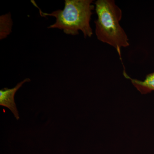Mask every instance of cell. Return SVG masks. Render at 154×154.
I'll list each match as a JSON object with an SVG mask.
<instances>
[{
  "mask_svg": "<svg viewBox=\"0 0 154 154\" xmlns=\"http://www.w3.org/2000/svg\"><path fill=\"white\" fill-rule=\"evenodd\" d=\"M33 2L39 9L41 17H55V23L48 26V29L57 28L72 36L78 35L79 31H81L85 38L91 37L93 35L90 22L95 8L92 5L93 1L65 0L63 10H58L50 14L42 12Z\"/></svg>",
  "mask_w": 154,
  "mask_h": 154,
  "instance_id": "6da1fadb",
  "label": "cell"
},
{
  "mask_svg": "<svg viewBox=\"0 0 154 154\" xmlns=\"http://www.w3.org/2000/svg\"><path fill=\"white\" fill-rule=\"evenodd\" d=\"M95 5L97 18L94 22L97 39L115 48L122 61V48L130 45L128 37L120 25L122 11L113 0H97Z\"/></svg>",
  "mask_w": 154,
  "mask_h": 154,
  "instance_id": "7a4b0ae2",
  "label": "cell"
},
{
  "mask_svg": "<svg viewBox=\"0 0 154 154\" xmlns=\"http://www.w3.org/2000/svg\"><path fill=\"white\" fill-rule=\"evenodd\" d=\"M30 81V79L27 78L18 83L17 86L12 89L5 88L0 91V105L10 109L17 120L19 119V116L14 100V96L17 91L22 87L23 84Z\"/></svg>",
  "mask_w": 154,
  "mask_h": 154,
  "instance_id": "3957f363",
  "label": "cell"
},
{
  "mask_svg": "<svg viewBox=\"0 0 154 154\" xmlns=\"http://www.w3.org/2000/svg\"><path fill=\"white\" fill-rule=\"evenodd\" d=\"M123 68L124 76L128 79L130 80L132 85L141 94L144 95L154 91V72L147 75L143 81H140L131 78L126 73L124 67Z\"/></svg>",
  "mask_w": 154,
  "mask_h": 154,
  "instance_id": "277c9868",
  "label": "cell"
},
{
  "mask_svg": "<svg viewBox=\"0 0 154 154\" xmlns=\"http://www.w3.org/2000/svg\"><path fill=\"white\" fill-rule=\"evenodd\" d=\"M13 20L11 13L2 15L0 17V39L8 37L12 32Z\"/></svg>",
  "mask_w": 154,
  "mask_h": 154,
  "instance_id": "5b68a950",
  "label": "cell"
}]
</instances>
